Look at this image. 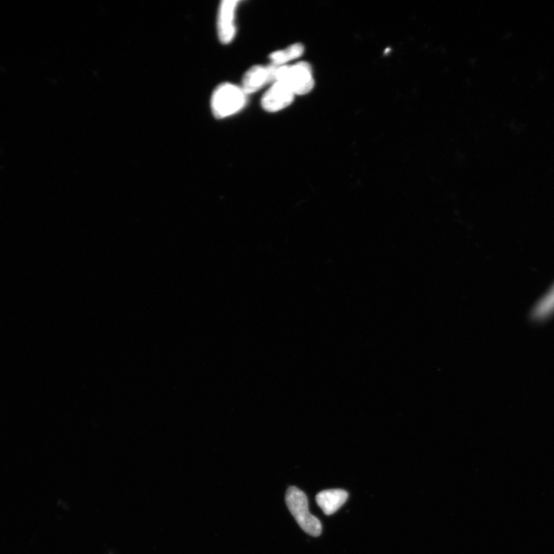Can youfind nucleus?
Segmentation results:
<instances>
[{
  "label": "nucleus",
  "instance_id": "nucleus-1",
  "mask_svg": "<svg viewBox=\"0 0 554 554\" xmlns=\"http://www.w3.org/2000/svg\"><path fill=\"white\" fill-rule=\"evenodd\" d=\"M247 94L242 88L229 83L218 85L211 97V109L216 118L233 116L245 107Z\"/></svg>",
  "mask_w": 554,
  "mask_h": 554
},
{
  "label": "nucleus",
  "instance_id": "nucleus-2",
  "mask_svg": "<svg viewBox=\"0 0 554 554\" xmlns=\"http://www.w3.org/2000/svg\"><path fill=\"white\" fill-rule=\"evenodd\" d=\"M286 504L300 529L309 535L319 537L322 533V524L318 517L309 511L308 498L296 486H289L286 493Z\"/></svg>",
  "mask_w": 554,
  "mask_h": 554
},
{
  "label": "nucleus",
  "instance_id": "nucleus-3",
  "mask_svg": "<svg viewBox=\"0 0 554 554\" xmlns=\"http://www.w3.org/2000/svg\"><path fill=\"white\" fill-rule=\"evenodd\" d=\"M276 81L285 83L295 96L307 94L314 88L312 68L306 62L279 65L276 71Z\"/></svg>",
  "mask_w": 554,
  "mask_h": 554
},
{
  "label": "nucleus",
  "instance_id": "nucleus-4",
  "mask_svg": "<svg viewBox=\"0 0 554 554\" xmlns=\"http://www.w3.org/2000/svg\"><path fill=\"white\" fill-rule=\"evenodd\" d=\"M279 65L270 64L269 65H254L247 71L243 78L242 89L246 94H252L270 83H275L276 80V71Z\"/></svg>",
  "mask_w": 554,
  "mask_h": 554
},
{
  "label": "nucleus",
  "instance_id": "nucleus-5",
  "mask_svg": "<svg viewBox=\"0 0 554 554\" xmlns=\"http://www.w3.org/2000/svg\"><path fill=\"white\" fill-rule=\"evenodd\" d=\"M294 96V92L285 83L276 81L263 96L261 105L266 111L274 113L291 105Z\"/></svg>",
  "mask_w": 554,
  "mask_h": 554
},
{
  "label": "nucleus",
  "instance_id": "nucleus-6",
  "mask_svg": "<svg viewBox=\"0 0 554 554\" xmlns=\"http://www.w3.org/2000/svg\"><path fill=\"white\" fill-rule=\"evenodd\" d=\"M238 1L224 0L220 6L217 31L221 43L228 44L233 41L236 34L234 23L235 11Z\"/></svg>",
  "mask_w": 554,
  "mask_h": 554
},
{
  "label": "nucleus",
  "instance_id": "nucleus-7",
  "mask_svg": "<svg viewBox=\"0 0 554 554\" xmlns=\"http://www.w3.org/2000/svg\"><path fill=\"white\" fill-rule=\"evenodd\" d=\"M348 493L341 489L327 490L320 492L316 497V503L326 515H332L344 505L348 499Z\"/></svg>",
  "mask_w": 554,
  "mask_h": 554
},
{
  "label": "nucleus",
  "instance_id": "nucleus-8",
  "mask_svg": "<svg viewBox=\"0 0 554 554\" xmlns=\"http://www.w3.org/2000/svg\"><path fill=\"white\" fill-rule=\"evenodd\" d=\"M305 52V48L301 43H295L289 45L285 50L274 52L270 54L269 59L272 63L276 65H285L289 61L300 57Z\"/></svg>",
  "mask_w": 554,
  "mask_h": 554
},
{
  "label": "nucleus",
  "instance_id": "nucleus-9",
  "mask_svg": "<svg viewBox=\"0 0 554 554\" xmlns=\"http://www.w3.org/2000/svg\"><path fill=\"white\" fill-rule=\"evenodd\" d=\"M553 312H554V286L534 308L533 316L537 319H543Z\"/></svg>",
  "mask_w": 554,
  "mask_h": 554
}]
</instances>
